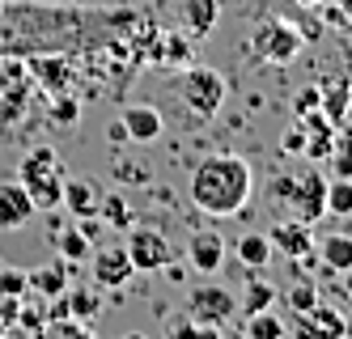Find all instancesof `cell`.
I'll return each instance as SVG.
<instances>
[{"label": "cell", "instance_id": "6da1fadb", "mask_svg": "<svg viewBox=\"0 0 352 339\" xmlns=\"http://www.w3.org/2000/svg\"><path fill=\"white\" fill-rule=\"evenodd\" d=\"M187 195L204 217H238L242 208L255 195V174H250V162L238 157V153H208L204 162L191 170Z\"/></svg>", "mask_w": 352, "mask_h": 339}, {"label": "cell", "instance_id": "7a4b0ae2", "mask_svg": "<svg viewBox=\"0 0 352 339\" xmlns=\"http://www.w3.org/2000/svg\"><path fill=\"white\" fill-rule=\"evenodd\" d=\"M267 191L280 199L285 208H293V217L306 221V225H314V221L327 217V178L314 166H306V170H280L267 182Z\"/></svg>", "mask_w": 352, "mask_h": 339}, {"label": "cell", "instance_id": "3957f363", "mask_svg": "<svg viewBox=\"0 0 352 339\" xmlns=\"http://www.w3.org/2000/svg\"><path fill=\"white\" fill-rule=\"evenodd\" d=\"M17 182L30 191L38 212H56L64 204V162L52 144H34L17 166Z\"/></svg>", "mask_w": 352, "mask_h": 339}, {"label": "cell", "instance_id": "277c9868", "mask_svg": "<svg viewBox=\"0 0 352 339\" xmlns=\"http://www.w3.org/2000/svg\"><path fill=\"white\" fill-rule=\"evenodd\" d=\"M179 94L195 119H212L225 107V98H230V85H225V76L212 64H187L179 76Z\"/></svg>", "mask_w": 352, "mask_h": 339}, {"label": "cell", "instance_id": "5b68a950", "mask_svg": "<svg viewBox=\"0 0 352 339\" xmlns=\"http://www.w3.org/2000/svg\"><path fill=\"white\" fill-rule=\"evenodd\" d=\"M301 43H306V34H301L293 21L267 17V21L255 25V34H250V56L280 68V64H293V60L301 56Z\"/></svg>", "mask_w": 352, "mask_h": 339}, {"label": "cell", "instance_id": "8992f818", "mask_svg": "<svg viewBox=\"0 0 352 339\" xmlns=\"http://www.w3.org/2000/svg\"><path fill=\"white\" fill-rule=\"evenodd\" d=\"M128 254H132V267L136 272H166L170 263H174V246H170V238L162 229H153V225H132L128 229Z\"/></svg>", "mask_w": 352, "mask_h": 339}, {"label": "cell", "instance_id": "52a82bcc", "mask_svg": "<svg viewBox=\"0 0 352 339\" xmlns=\"http://www.w3.org/2000/svg\"><path fill=\"white\" fill-rule=\"evenodd\" d=\"M187 314L195 322H208V327H225L234 314H238V297L221 284H195L187 293Z\"/></svg>", "mask_w": 352, "mask_h": 339}, {"label": "cell", "instance_id": "ba28073f", "mask_svg": "<svg viewBox=\"0 0 352 339\" xmlns=\"http://www.w3.org/2000/svg\"><path fill=\"white\" fill-rule=\"evenodd\" d=\"M293 339H348V322L336 305H327L322 297L306 309V314H293Z\"/></svg>", "mask_w": 352, "mask_h": 339}, {"label": "cell", "instance_id": "9c48e42d", "mask_svg": "<svg viewBox=\"0 0 352 339\" xmlns=\"http://www.w3.org/2000/svg\"><path fill=\"white\" fill-rule=\"evenodd\" d=\"M89 263H94V280L102 284V289H123V284H128V280L136 276L132 254H128V246H123V242L98 246V250L89 254Z\"/></svg>", "mask_w": 352, "mask_h": 339}, {"label": "cell", "instance_id": "30bf717a", "mask_svg": "<svg viewBox=\"0 0 352 339\" xmlns=\"http://www.w3.org/2000/svg\"><path fill=\"white\" fill-rule=\"evenodd\" d=\"M123 132H128V144H157L162 132H166V119L157 107H148V102H128L119 115Z\"/></svg>", "mask_w": 352, "mask_h": 339}, {"label": "cell", "instance_id": "8fae6325", "mask_svg": "<svg viewBox=\"0 0 352 339\" xmlns=\"http://www.w3.org/2000/svg\"><path fill=\"white\" fill-rule=\"evenodd\" d=\"M225 254H230V246H225V238H221L217 229H199V233H191V238H187V263L199 276L221 272L225 267Z\"/></svg>", "mask_w": 352, "mask_h": 339}, {"label": "cell", "instance_id": "7c38bea8", "mask_svg": "<svg viewBox=\"0 0 352 339\" xmlns=\"http://www.w3.org/2000/svg\"><path fill=\"white\" fill-rule=\"evenodd\" d=\"M267 242H272V254H285V259H306V254H314V233H310L306 221H297V217L276 221L267 229Z\"/></svg>", "mask_w": 352, "mask_h": 339}, {"label": "cell", "instance_id": "4fadbf2b", "mask_svg": "<svg viewBox=\"0 0 352 339\" xmlns=\"http://www.w3.org/2000/svg\"><path fill=\"white\" fill-rule=\"evenodd\" d=\"M34 199L30 191L21 187V182H0V229H21V225H30L34 221Z\"/></svg>", "mask_w": 352, "mask_h": 339}, {"label": "cell", "instance_id": "5bb4252c", "mask_svg": "<svg viewBox=\"0 0 352 339\" xmlns=\"http://www.w3.org/2000/svg\"><path fill=\"white\" fill-rule=\"evenodd\" d=\"M306 127H301V132H306V162H327L331 157V149H336V123L331 119H322V111L318 115H306L301 119Z\"/></svg>", "mask_w": 352, "mask_h": 339}, {"label": "cell", "instance_id": "9a60e30c", "mask_svg": "<svg viewBox=\"0 0 352 339\" xmlns=\"http://www.w3.org/2000/svg\"><path fill=\"white\" fill-rule=\"evenodd\" d=\"M72 267L77 263H68V259H56V263H43L38 272H30V289L43 293L47 301H56L68 293V280H72Z\"/></svg>", "mask_w": 352, "mask_h": 339}, {"label": "cell", "instance_id": "2e32d148", "mask_svg": "<svg viewBox=\"0 0 352 339\" xmlns=\"http://www.w3.org/2000/svg\"><path fill=\"white\" fill-rule=\"evenodd\" d=\"M221 21V0H183V25L191 39H208Z\"/></svg>", "mask_w": 352, "mask_h": 339}, {"label": "cell", "instance_id": "e0dca14e", "mask_svg": "<svg viewBox=\"0 0 352 339\" xmlns=\"http://www.w3.org/2000/svg\"><path fill=\"white\" fill-rule=\"evenodd\" d=\"M98 187L94 182H85V178H64V204L60 208H68L77 221H85V217H98Z\"/></svg>", "mask_w": 352, "mask_h": 339}, {"label": "cell", "instance_id": "ac0fdd59", "mask_svg": "<svg viewBox=\"0 0 352 339\" xmlns=\"http://www.w3.org/2000/svg\"><path fill=\"white\" fill-rule=\"evenodd\" d=\"M318 259L331 276H344L352 267V233H327L318 242Z\"/></svg>", "mask_w": 352, "mask_h": 339}, {"label": "cell", "instance_id": "d6986e66", "mask_svg": "<svg viewBox=\"0 0 352 339\" xmlns=\"http://www.w3.org/2000/svg\"><path fill=\"white\" fill-rule=\"evenodd\" d=\"M26 72H30V81L43 85L47 94H64L68 81H72L68 60H34V64H26Z\"/></svg>", "mask_w": 352, "mask_h": 339}, {"label": "cell", "instance_id": "ffe728a7", "mask_svg": "<svg viewBox=\"0 0 352 339\" xmlns=\"http://www.w3.org/2000/svg\"><path fill=\"white\" fill-rule=\"evenodd\" d=\"M98 221H107L111 229L128 233V229L136 225V212H132V204L123 199L119 191H111V195H102V199H98Z\"/></svg>", "mask_w": 352, "mask_h": 339}, {"label": "cell", "instance_id": "44dd1931", "mask_svg": "<svg viewBox=\"0 0 352 339\" xmlns=\"http://www.w3.org/2000/svg\"><path fill=\"white\" fill-rule=\"evenodd\" d=\"M318 94H322V119H331L336 127L348 119V98H352V85H348V76L344 81H331V85H318Z\"/></svg>", "mask_w": 352, "mask_h": 339}, {"label": "cell", "instance_id": "7402d4cb", "mask_svg": "<svg viewBox=\"0 0 352 339\" xmlns=\"http://www.w3.org/2000/svg\"><path fill=\"white\" fill-rule=\"evenodd\" d=\"M246 339H289V327L276 309H259V314H246V327H242Z\"/></svg>", "mask_w": 352, "mask_h": 339}, {"label": "cell", "instance_id": "603a6c76", "mask_svg": "<svg viewBox=\"0 0 352 339\" xmlns=\"http://www.w3.org/2000/svg\"><path fill=\"white\" fill-rule=\"evenodd\" d=\"M234 250H238V259H242L250 272H259V267L272 263V242H267V233H242Z\"/></svg>", "mask_w": 352, "mask_h": 339}, {"label": "cell", "instance_id": "cb8c5ba5", "mask_svg": "<svg viewBox=\"0 0 352 339\" xmlns=\"http://www.w3.org/2000/svg\"><path fill=\"white\" fill-rule=\"evenodd\" d=\"M56 250H60V259H68V263H85L94 254V242L77 225H68V229H56Z\"/></svg>", "mask_w": 352, "mask_h": 339}, {"label": "cell", "instance_id": "d4e9b609", "mask_svg": "<svg viewBox=\"0 0 352 339\" xmlns=\"http://www.w3.org/2000/svg\"><path fill=\"white\" fill-rule=\"evenodd\" d=\"M157 64H170V68H187L191 64V39H179V34H157Z\"/></svg>", "mask_w": 352, "mask_h": 339}, {"label": "cell", "instance_id": "484cf974", "mask_svg": "<svg viewBox=\"0 0 352 339\" xmlns=\"http://www.w3.org/2000/svg\"><path fill=\"white\" fill-rule=\"evenodd\" d=\"M272 301H276V289H272L267 280L250 276V280H246V293L238 297V309H246V314H259V309H272Z\"/></svg>", "mask_w": 352, "mask_h": 339}, {"label": "cell", "instance_id": "4316f807", "mask_svg": "<svg viewBox=\"0 0 352 339\" xmlns=\"http://www.w3.org/2000/svg\"><path fill=\"white\" fill-rule=\"evenodd\" d=\"M327 217H352V178L327 182Z\"/></svg>", "mask_w": 352, "mask_h": 339}, {"label": "cell", "instance_id": "83f0119b", "mask_svg": "<svg viewBox=\"0 0 352 339\" xmlns=\"http://www.w3.org/2000/svg\"><path fill=\"white\" fill-rule=\"evenodd\" d=\"M47 119H52V123H77V119H81V102L72 98L68 89H64V94H52V107H47Z\"/></svg>", "mask_w": 352, "mask_h": 339}, {"label": "cell", "instance_id": "f1b7e54d", "mask_svg": "<svg viewBox=\"0 0 352 339\" xmlns=\"http://www.w3.org/2000/svg\"><path fill=\"white\" fill-rule=\"evenodd\" d=\"M314 301H318V289H314L310 280H301V276H297V280H293V289L285 293V305L293 309V314H306Z\"/></svg>", "mask_w": 352, "mask_h": 339}, {"label": "cell", "instance_id": "f546056e", "mask_svg": "<svg viewBox=\"0 0 352 339\" xmlns=\"http://www.w3.org/2000/svg\"><path fill=\"white\" fill-rule=\"evenodd\" d=\"M26 293H30V272L0 267V297H26Z\"/></svg>", "mask_w": 352, "mask_h": 339}, {"label": "cell", "instance_id": "4dcf8cb0", "mask_svg": "<svg viewBox=\"0 0 352 339\" xmlns=\"http://www.w3.org/2000/svg\"><path fill=\"white\" fill-rule=\"evenodd\" d=\"M327 162L336 166V178H352V140H348V136H340Z\"/></svg>", "mask_w": 352, "mask_h": 339}, {"label": "cell", "instance_id": "1f68e13d", "mask_svg": "<svg viewBox=\"0 0 352 339\" xmlns=\"http://www.w3.org/2000/svg\"><path fill=\"white\" fill-rule=\"evenodd\" d=\"M52 335H56V339H98V335H94V327H89V322H81V318L52 322Z\"/></svg>", "mask_w": 352, "mask_h": 339}, {"label": "cell", "instance_id": "d6a6232c", "mask_svg": "<svg viewBox=\"0 0 352 339\" xmlns=\"http://www.w3.org/2000/svg\"><path fill=\"white\" fill-rule=\"evenodd\" d=\"M17 327H26V331L43 335V331H47V309H43V305H26V301H21V309H17Z\"/></svg>", "mask_w": 352, "mask_h": 339}, {"label": "cell", "instance_id": "836d02e7", "mask_svg": "<svg viewBox=\"0 0 352 339\" xmlns=\"http://www.w3.org/2000/svg\"><path fill=\"white\" fill-rule=\"evenodd\" d=\"M318 107H322V94H318V85L301 89V94L293 98V111H297V119H306V115H318Z\"/></svg>", "mask_w": 352, "mask_h": 339}, {"label": "cell", "instance_id": "e575fe53", "mask_svg": "<svg viewBox=\"0 0 352 339\" xmlns=\"http://www.w3.org/2000/svg\"><path fill=\"white\" fill-rule=\"evenodd\" d=\"M280 149L289 153V157H301V153H306V132H301V127H289L285 140H280Z\"/></svg>", "mask_w": 352, "mask_h": 339}, {"label": "cell", "instance_id": "d590c367", "mask_svg": "<svg viewBox=\"0 0 352 339\" xmlns=\"http://www.w3.org/2000/svg\"><path fill=\"white\" fill-rule=\"evenodd\" d=\"M187 339H221V327H208V322H195Z\"/></svg>", "mask_w": 352, "mask_h": 339}, {"label": "cell", "instance_id": "8d00e7d4", "mask_svg": "<svg viewBox=\"0 0 352 339\" xmlns=\"http://www.w3.org/2000/svg\"><path fill=\"white\" fill-rule=\"evenodd\" d=\"M340 280V293H344V301H348V309H352V267L344 272V276H336Z\"/></svg>", "mask_w": 352, "mask_h": 339}, {"label": "cell", "instance_id": "74e56055", "mask_svg": "<svg viewBox=\"0 0 352 339\" xmlns=\"http://www.w3.org/2000/svg\"><path fill=\"white\" fill-rule=\"evenodd\" d=\"M111 140H115V144H128V132H123V123H119V119L111 123Z\"/></svg>", "mask_w": 352, "mask_h": 339}, {"label": "cell", "instance_id": "f35d334b", "mask_svg": "<svg viewBox=\"0 0 352 339\" xmlns=\"http://www.w3.org/2000/svg\"><path fill=\"white\" fill-rule=\"evenodd\" d=\"M293 5H301V9H314V5H322V0H293Z\"/></svg>", "mask_w": 352, "mask_h": 339}, {"label": "cell", "instance_id": "ab89813d", "mask_svg": "<svg viewBox=\"0 0 352 339\" xmlns=\"http://www.w3.org/2000/svg\"><path fill=\"white\" fill-rule=\"evenodd\" d=\"M221 339H246L242 331H221Z\"/></svg>", "mask_w": 352, "mask_h": 339}, {"label": "cell", "instance_id": "60d3db41", "mask_svg": "<svg viewBox=\"0 0 352 339\" xmlns=\"http://www.w3.org/2000/svg\"><path fill=\"white\" fill-rule=\"evenodd\" d=\"M123 339H148L144 331H128V335H123Z\"/></svg>", "mask_w": 352, "mask_h": 339}, {"label": "cell", "instance_id": "b9f144b4", "mask_svg": "<svg viewBox=\"0 0 352 339\" xmlns=\"http://www.w3.org/2000/svg\"><path fill=\"white\" fill-rule=\"evenodd\" d=\"M348 64H352V51H348ZM348 85H352V76H348Z\"/></svg>", "mask_w": 352, "mask_h": 339}]
</instances>
